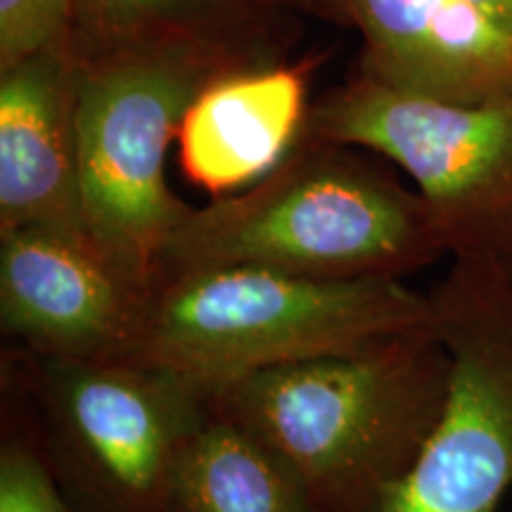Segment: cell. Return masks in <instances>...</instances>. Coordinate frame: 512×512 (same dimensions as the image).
I'll use <instances>...</instances> for the list:
<instances>
[{
  "instance_id": "cell-1",
  "label": "cell",
  "mask_w": 512,
  "mask_h": 512,
  "mask_svg": "<svg viewBox=\"0 0 512 512\" xmlns=\"http://www.w3.org/2000/svg\"><path fill=\"white\" fill-rule=\"evenodd\" d=\"M451 358L432 323L221 382L214 408L302 479L323 512H375L444 413Z\"/></svg>"
},
{
  "instance_id": "cell-2",
  "label": "cell",
  "mask_w": 512,
  "mask_h": 512,
  "mask_svg": "<svg viewBox=\"0 0 512 512\" xmlns=\"http://www.w3.org/2000/svg\"><path fill=\"white\" fill-rule=\"evenodd\" d=\"M347 150L309 140L252 188L192 207L159 273L256 266L311 280H403L441 259L418 192Z\"/></svg>"
},
{
  "instance_id": "cell-3",
  "label": "cell",
  "mask_w": 512,
  "mask_h": 512,
  "mask_svg": "<svg viewBox=\"0 0 512 512\" xmlns=\"http://www.w3.org/2000/svg\"><path fill=\"white\" fill-rule=\"evenodd\" d=\"M430 323V294L408 290L403 280L185 268L159 273L147 287L121 358L216 389L254 370L358 349Z\"/></svg>"
},
{
  "instance_id": "cell-4",
  "label": "cell",
  "mask_w": 512,
  "mask_h": 512,
  "mask_svg": "<svg viewBox=\"0 0 512 512\" xmlns=\"http://www.w3.org/2000/svg\"><path fill=\"white\" fill-rule=\"evenodd\" d=\"M216 76L207 57L183 46L128 50L79 72L76 140L88 238L143 292L192 209L166 183V155L192 100Z\"/></svg>"
},
{
  "instance_id": "cell-5",
  "label": "cell",
  "mask_w": 512,
  "mask_h": 512,
  "mask_svg": "<svg viewBox=\"0 0 512 512\" xmlns=\"http://www.w3.org/2000/svg\"><path fill=\"white\" fill-rule=\"evenodd\" d=\"M304 133L392 159L418 185L446 254L512 283V93L460 105L363 76L320 102Z\"/></svg>"
},
{
  "instance_id": "cell-6",
  "label": "cell",
  "mask_w": 512,
  "mask_h": 512,
  "mask_svg": "<svg viewBox=\"0 0 512 512\" xmlns=\"http://www.w3.org/2000/svg\"><path fill=\"white\" fill-rule=\"evenodd\" d=\"M36 387L57 439V472L83 512H174L185 446L214 389L174 370L110 358L36 356Z\"/></svg>"
},
{
  "instance_id": "cell-7",
  "label": "cell",
  "mask_w": 512,
  "mask_h": 512,
  "mask_svg": "<svg viewBox=\"0 0 512 512\" xmlns=\"http://www.w3.org/2000/svg\"><path fill=\"white\" fill-rule=\"evenodd\" d=\"M427 294L451 358L446 406L375 512H501L512 489V283L453 261Z\"/></svg>"
},
{
  "instance_id": "cell-8",
  "label": "cell",
  "mask_w": 512,
  "mask_h": 512,
  "mask_svg": "<svg viewBox=\"0 0 512 512\" xmlns=\"http://www.w3.org/2000/svg\"><path fill=\"white\" fill-rule=\"evenodd\" d=\"M143 294L88 235L53 228L0 233V320L36 356L121 358Z\"/></svg>"
},
{
  "instance_id": "cell-9",
  "label": "cell",
  "mask_w": 512,
  "mask_h": 512,
  "mask_svg": "<svg viewBox=\"0 0 512 512\" xmlns=\"http://www.w3.org/2000/svg\"><path fill=\"white\" fill-rule=\"evenodd\" d=\"M74 72L57 53L3 69L0 233L53 228L88 235L83 219Z\"/></svg>"
},
{
  "instance_id": "cell-10",
  "label": "cell",
  "mask_w": 512,
  "mask_h": 512,
  "mask_svg": "<svg viewBox=\"0 0 512 512\" xmlns=\"http://www.w3.org/2000/svg\"><path fill=\"white\" fill-rule=\"evenodd\" d=\"M368 46V79L475 105L512 93V36L470 0H347Z\"/></svg>"
},
{
  "instance_id": "cell-11",
  "label": "cell",
  "mask_w": 512,
  "mask_h": 512,
  "mask_svg": "<svg viewBox=\"0 0 512 512\" xmlns=\"http://www.w3.org/2000/svg\"><path fill=\"white\" fill-rule=\"evenodd\" d=\"M306 124V81L294 69L216 76L185 112L178 162L214 200L235 195L273 174Z\"/></svg>"
},
{
  "instance_id": "cell-12",
  "label": "cell",
  "mask_w": 512,
  "mask_h": 512,
  "mask_svg": "<svg viewBox=\"0 0 512 512\" xmlns=\"http://www.w3.org/2000/svg\"><path fill=\"white\" fill-rule=\"evenodd\" d=\"M174 512H323L290 465L219 413L192 434L178 463Z\"/></svg>"
},
{
  "instance_id": "cell-13",
  "label": "cell",
  "mask_w": 512,
  "mask_h": 512,
  "mask_svg": "<svg viewBox=\"0 0 512 512\" xmlns=\"http://www.w3.org/2000/svg\"><path fill=\"white\" fill-rule=\"evenodd\" d=\"M72 0H0V67L55 53Z\"/></svg>"
},
{
  "instance_id": "cell-14",
  "label": "cell",
  "mask_w": 512,
  "mask_h": 512,
  "mask_svg": "<svg viewBox=\"0 0 512 512\" xmlns=\"http://www.w3.org/2000/svg\"><path fill=\"white\" fill-rule=\"evenodd\" d=\"M0 512H83L64 494L46 460L22 444L0 451Z\"/></svg>"
},
{
  "instance_id": "cell-15",
  "label": "cell",
  "mask_w": 512,
  "mask_h": 512,
  "mask_svg": "<svg viewBox=\"0 0 512 512\" xmlns=\"http://www.w3.org/2000/svg\"><path fill=\"white\" fill-rule=\"evenodd\" d=\"M95 8L110 12L117 17H133V15H147V12H159L174 5L183 3V0H93Z\"/></svg>"
},
{
  "instance_id": "cell-16",
  "label": "cell",
  "mask_w": 512,
  "mask_h": 512,
  "mask_svg": "<svg viewBox=\"0 0 512 512\" xmlns=\"http://www.w3.org/2000/svg\"><path fill=\"white\" fill-rule=\"evenodd\" d=\"M470 3L512 36V0H470Z\"/></svg>"
}]
</instances>
